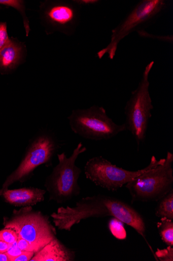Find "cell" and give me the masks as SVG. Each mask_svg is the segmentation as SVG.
<instances>
[{"label":"cell","mask_w":173,"mask_h":261,"mask_svg":"<svg viewBox=\"0 0 173 261\" xmlns=\"http://www.w3.org/2000/svg\"><path fill=\"white\" fill-rule=\"evenodd\" d=\"M115 217L133 228L153 250L146 240L144 218L132 206L117 198L103 195L83 198L75 206L60 207L51 217L59 230L70 231L73 226L92 218Z\"/></svg>","instance_id":"6da1fadb"},{"label":"cell","mask_w":173,"mask_h":261,"mask_svg":"<svg viewBox=\"0 0 173 261\" xmlns=\"http://www.w3.org/2000/svg\"><path fill=\"white\" fill-rule=\"evenodd\" d=\"M60 147V141L53 131L43 128L29 140L26 152L17 169L6 179L0 189V196L16 182L30 179L39 166L51 167L54 156Z\"/></svg>","instance_id":"7a4b0ae2"},{"label":"cell","mask_w":173,"mask_h":261,"mask_svg":"<svg viewBox=\"0 0 173 261\" xmlns=\"http://www.w3.org/2000/svg\"><path fill=\"white\" fill-rule=\"evenodd\" d=\"M169 2L165 0H142L112 31L109 44L98 51L99 59L108 55L113 60L120 41L131 33L144 31L154 23L168 8Z\"/></svg>","instance_id":"3957f363"},{"label":"cell","mask_w":173,"mask_h":261,"mask_svg":"<svg viewBox=\"0 0 173 261\" xmlns=\"http://www.w3.org/2000/svg\"><path fill=\"white\" fill-rule=\"evenodd\" d=\"M86 150L81 142L69 158L64 152L57 155L59 162L45 182L49 199L62 204L80 194L81 188L78 181L82 170L77 166L76 161Z\"/></svg>","instance_id":"277c9868"},{"label":"cell","mask_w":173,"mask_h":261,"mask_svg":"<svg viewBox=\"0 0 173 261\" xmlns=\"http://www.w3.org/2000/svg\"><path fill=\"white\" fill-rule=\"evenodd\" d=\"M172 163L173 154L168 151L162 163L127 184L132 203L158 202L173 189Z\"/></svg>","instance_id":"5b68a950"},{"label":"cell","mask_w":173,"mask_h":261,"mask_svg":"<svg viewBox=\"0 0 173 261\" xmlns=\"http://www.w3.org/2000/svg\"><path fill=\"white\" fill-rule=\"evenodd\" d=\"M154 65L153 61L147 65L137 87L132 92L125 108L127 130L131 133L139 147L146 140L148 124L152 116V111L154 109L149 81Z\"/></svg>","instance_id":"8992f818"},{"label":"cell","mask_w":173,"mask_h":261,"mask_svg":"<svg viewBox=\"0 0 173 261\" xmlns=\"http://www.w3.org/2000/svg\"><path fill=\"white\" fill-rule=\"evenodd\" d=\"M72 132L83 138L100 141L114 138L127 131L125 124H117L102 107L73 110L68 117Z\"/></svg>","instance_id":"52a82bcc"},{"label":"cell","mask_w":173,"mask_h":261,"mask_svg":"<svg viewBox=\"0 0 173 261\" xmlns=\"http://www.w3.org/2000/svg\"><path fill=\"white\" fill-rule=\"evenodd\" d=\"M5 228L14 230L18 237L42 248L55 239L56 228L48 218L31 206L15 210L10 218H4Z\"/></svg>","instance_id":"ba28073f"},{"label":"cell","mask_w":173,"mask_h":261,"mask_svg":"<svg viewBox=\"0 0 173 261\" xmlns=\"http://www.w3.org/2000/svg\"><path fill=\"white\" fill-rule=\"evenodd\" d=\"M164 161V159L157 160L155 156H153L150 163L145 168L137 171H130L117 167L102 156H94L87 162L85 173L87 178L95 185L109 191L116 192L135 177L156 167Z\"/></svg>","instance_id":"9c48e42d"},{"label":"cell","mask_w":173,"mask_h":261,"mask_svg":"<svg viewBox=\"0 0 173 261\" xmlns=\"http://www.w3.org/2000/svg\"><path fill=\"white\" fill-rule=\"evenodd\" d=\"M46 15L55 30L71 34L77 25L79 11L78 8L72 4L58 2L48 8Z\"/></svg>","instance_id":"30bf717a"},{"label":"cell","mask_w":173,"mask_h":261,"mask_svg":"<svg viewBox=\"0 0 173 261\" xmlns=\"http://www.w3.org/2000/svg\"><path fill=\"white\" fill-rule=\"evenodd\" d=\"M46 191L34 187L7 190L2 195L6 201L16 206H32L44 200Z\"/></svg>","instance_id":"8fae6325"},{"label":"cell","mask_w":173,"mask_h":261,"mask_svg":"<svg viewBox=\"0 0 173 261\" xmlns=\"http://www.w3.org/2000/svg\"><path fill=\"white\" fill-rule=\"evenodd\" d=\"M75 258L76 252L66 247L56 237L35 253L30 261H72Z\"/></svg>","instance_id":"7c38bea8"},{"label":"cell","mask_w":173,"mask_h":261,"mask_svg":"<svg viewBox=\"0 0 173 261\" xmlns=\"http://www.w3.org/2000/svg\"><path fill=\"white\" fill-rule=\"evenodd\" d=\"M20 44L11 39L10 42L0 50V72L8 73L18 65L21 57Z\"/></svg>","instance_id":"4fadbf2b"},{"label":"cell","mask_w":173,"mask_h":261,"mask_svg":"<svg viewBox=\"0 0 173 261\" xmlns=\"http://www.w3.org/2000/svg\"><path fill=\"white\" fill-rule=\"evenodd\" d=\"M156 216L173 220V189L158 201Z\"/></svg>","instance_id":"5bb4252c"},{"label":"cell","mask_w":173,"mask_h":261,"mask_svg":"<svg viewBox=\"0 0 173 261\" xmlns=\"http://www.w3.org/2000/svg\"><path fill=\"white\" fill-rule=\"evenodd\" d=\"M157 225L163 242L167 246L173 247V220L162 218Z\"/></svg>","instance_id":"9a60e30c"},{"label":"cell","mask_w":173,"mask_h":261,"mask_svg":"<svg viewBox=\"0 0 173 261\" xmlns=\"http://www.w3.org/2000/svg\"><path fill=\"white\" fill-rule=\"evenodd\" d=\"M124 223L119 219L112 217L109 222V229L115 238L118 240H126L127 237Z\"/></svg>","instance_id":"2e32d148"},{"label":"cell","mask_w":173,"mask_h":261,"mask_svg":"<svg viewBox=\"0 0 173 261\" xmlns=\"http://www.w3.org/2000/svg\"><path fill=\"white\" fill-rule=\"evenodd\" d=\"M17 240L18 235L14 230L5 228L0 230V241L13 245L16 243Z\"/></svg>","instance_id":"e0dca14e"},{"label":"cell","mask_w":173,"mask_h":261,"mask_svg":"<svg viewBox=\"0 0 173 261\" xmlns=\"http://www.w3.org/2000/svg\"><path fill=\"white\" fill-rule=\"evenodd\" d=\"M16 244L18 247L22 251L31 252L36 253L42 249L41 247L20 238L19 237H18Z\"/></svg>","instance_id":"ac0fdd59"},{"label":"cell","mask_w":173,"mask_h":261,"mask_svg":"<svg viewBox=\"0 0 173 261\" xmlns=\"http://www.w3.org/2000/svg\"><path fill=\"white\" fill-rule=\"evenodd\" d=\"M155 255L156 258L161 261H173L172 247L168 246L164 249H157Z\"/></svg>","instance_id":"d6986e66"},{"label":"cell","mask_w":173,"mask_h":261,"mask_svg":"<svg viewBox=\"0 0 173 261\" xmlns=\"http://www.w3.org/2000/svg\"><path fill=\"white\" fill-rule=\"evenodd\" d=\"M11 40L8 34L7 23H0V50L9 44Z\"/></svg>","instance_id":"ffe728a7"},{"label":"cell","mask_w":173,"mask_h":261,"mask_svg":"<svg viewBox=\"0 0 173 261\" xmlns=\"http://www.w3.org/2000/svg\"><path fill=\"white\" fill-rule=\"evenodd\" d=\"M0 5H3L8 7H11L19 11L24 16V6L23 2L18 0H0Z\"/></svg>","instance_id":"44dd1931"},{"label":"cell","mask_w":173,"mask_h":261,"mask_svg":"<svg viewBox=\"0 0 173 261\" xmlns=\"http://www.w3.org/2000/svg\"><path fill=\"white\" fill-rule=\"evenodd\" d=\"M139 35L142 37L144 38H152V37H155L157 39L162 41H165L168 43H170L171 44L173 42V37L172 35H167V36H155L153 35H151L150 34H148L146 32L144 31H140L137 32Z\"/></svg>","instance_id":"7402d4cb"},{"label":"cell","mask_w":173,"mask_h":261,"mask_svg":"<svg viewBox=\"0 0 173 261\" xmlns=\"http://www.w3.org/2000/svg\"><path fill=\"white\" fill-rule=\"evenodd\" d=\"M35 253L23 251L20 255L11 259L10 261H30Z\"/></svg>","instance_id":"603a6c76"},{"label":"cell","mask_w":173,"mask_h":261,"mask_svg":"<svg viewBox=\"0 0 173 261\" xmlns=\"http://www.w3.org/2000/svg\"><path fill=\"white\" fill-rule=\"evenodd\" d=\"M23 251H22L17 246L16 243L12 245L9 250L6 253L9 258V260L15 257L20 255Z\"/></svg>","instance_id":"cb8c5ba5"},{"label":"cell","mask_w":173,"mask_h":261,"mask_svg":"<svg viewBox=\"0 0 173 261\" xmlns=\"http://www.w3.org/2000/svg\"><path fill=\"white\" fill-rule=\"evenodd\" d=\"M12 245L0 241V253H6L11 247Z\"/></svg>","instance_id":"d4e9b609"},{"label":"cell","mask_w":173,"mask_h":261,"mask_svg":"<svg viewBox=\"0 0 173 261\" xmlns=\"http://www.w3.org/2000/svg\"><path fill=\"white\" fill-rule=\"evenodd\" d=\"M74 2L80 5H90L99 3L100 2L98 1V0H80V1H76Z\"/></svg>","instance_id":"484cf974"},{"label":"cell","mask_w":173,"mask_h":261,"mask_svg":"<svg viewBox=\"0 0 173 261\" xmlns=\"http://www.w3.org/2000/svg\"><path fill=\"white\" fill-rule=\"evenodd\" d=\"M0 261H9L8 255L6 253H0Z\"/></svg>","instance_id":"4316f807"}]
</instances>
